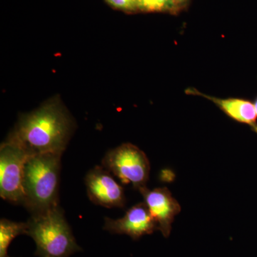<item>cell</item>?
<instances>
[{"label":"cell","instance_id":"cell-1","mask_svg":"<svg viewBox=\"0 0 257 257\" xmlns=\"http://www.w3.org/2000/svg\"><path fill=\"white\" fill-rule=\"evenodd\" d=\"M72 117L58 98H53L36 110L23 115L8 140L29 155L63 153L72 135Z\"/></svg>","mask_w":257,"mask_h":257},{"label":"cell","instance_id":"cell-2","mask_svg":"<svg viewBox=\"0 0 257 257\" xmlns=\"http://www.w3.org/2000/svg\"><path fill=\"white\" fill-rule=\"evenodd\" d=\"M62 153L30 155L25 165L24 205L37 214L58 205Z\"/></svg>","mask_w":257,"mask_h":257},{"label":"cell","instance_id":"cell-3","mask_svg":"<svg viewBox=\"0 0 257 257\" xmlns=\"http://www.w3.org/2000/svg\"><path fill=\"white\" fill-rule=\"evenodd\" d=\"M27 223L39 257H69L82 250L59 206L33 214Z\"/></svg>","mask_w":257,"mask_h":257},{"label":"cell","instance_id":"cell-4","mask_svg":"<svg viewBox=\"0 0 257 257\" xmlns=\"http://www.w3.org/2000/svg\"><path fill=\"white\" fill-rule=\"evenodd\" d=\"M103 167L112 172L124 184L135 189L146 187L150 177V164L145 152L132 144L120 145L106 154Z\"/></svg>","mask_w":257,"mask_h":257},{"label":"cell","instance_id":"cell-5","mask_svg":"<svg viewBox=\"0 0 257 257\" xmlns=\"http://www.w3.org/2000/svg\"><path fill=\"white\" fill-rule=\"evenodd\" d=\"M30 155L16 143L7 140L0 148V196L14 204H24L25 165Z\"/></svg>","mask_w":257,"mask_h":257},{"label":"cell","instance_id":"cell-6","mask_svg":"<svg viewBox=\"0 0 257 257\" xmlns=\"http://www.w3.org/2000/svg\"><path fill=\"white\" fill-rule=\"evenodd\" d=\"M88 197L93 203L106 208L125 205L124 189L104 167H94L85 178Z\"/></svg>","mask_w":257,"mask_h":257},{"label":"cell","instance_id":"cell-7","mask_svg":"<svg viewBox=\"0 0 257 257\" xmlns=\"http://www.w3.org/2000/svg\"><path fill=\"white\" fill-rule=\"evenodd\" d=\"M140 192L143 194L152 217L157 223L158 230L165 237L170 236L175 216L182 209L180 204L167 187L150 190L146 187L140 189Z\"/></svg>","mask_w":257,"mask_h":257},{"label":"cell","instance_id":"cell-8","mask_svg":"<svg viewBox=\"0 0 257 257\" xmlns=\"http://www.w3.org/2000/svg\"><path fill=\"white\" fill-rule=\"evenodd\" d=\"M104 229L113 234H126L137 240L158 230L145 202L130 208L121 219L105 218Z\"/></svg>","mask_w":257,"mask_h":257},{"label":"cell","instance_id":"cell-9","mask_svg":"<svg viewBox=\"0 0 257 257\" xmlns=\"http://www.w3.org/2000/svg\"><path fill=\"white\" fill-rule=\"evenodd\" d=\"M185 92L189 95L202 96L212 101L231 119L247 124L257 134V114L254 104L251 101L239 98L219 99L203 94L200 91L193 87L186 89Z\"/></svg>","mask_w":257,"mask_h":257},{"label":"cell","instance_id":"cell-10","mask_svg":"<svg viewBox=\"0 0 257 257\" xmlns=\"http://www.w3.org/2000/svg\"><path fill=\"white\" fill-rule=\"evenodd\" d=\"M28 223L15 222L6 219L0 221V257H10L8 248L19 235L28 234Z\"/></svg>","mask_w":257,"mask_h":257},{"label":"cell","instance_id":"cell-11","mask_svg":"<svg viewBox=\"0 0 257 257\" xmlns=\"http://www.w3.org/2000/svg\"><path fill=\"white\" fill-rule=\"evenodd\" d=\"M174 5L172 0H138V8L146 11L170 10Z\"/></svg>","mask_w":257,"mask_h":257},{"label":"cell","instance_id":"cell-12","mask_svg":"<svg viewBox=\"0 0 257 257\" xmlns=\"http://www.w3.org/2000/svg\"><path fill=\"white\" fill-rule=\"evenodd\" d=\"M108 3L118 9L134 10L138 8V0H106Z\"/></svg>","mask_w":257,"mask_h":257},{"label":"cell","instance_id":"cell-13","mask_svg":"<svg viewBox=\"0 0 257 257\" xmlns=\"http://www.w3.org/2000/svg\"><path fill=\"white\" fill-rule=\"evenodd\" d=\"M172 1H173L174 4L177 5L180 4V3H182L184 0H172Z\"/></svg>","mask_w":257,"mask_h":257},{"label":"cell","instance_id":"cell-14","mask_svg":"<svg viewBox=\"0 0 257 257\" xmlns=\"http://www.w3.org/2000/svg\"><path fill=\"white\" fill-rule=\"evenodd\" d=\"M254 106H255V109H256V112L257 114V98L256 99V100L254 101Z\"/></svg>","mask_w":257,"mask_h":257}]
</instances>
